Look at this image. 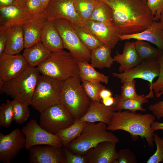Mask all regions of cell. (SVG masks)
<instances>
[{
	"label": "cell",
	"mask_w": 163,
	"mask_h": 163,
	"mask_svg": "<svg viewBox=\"0 0 163 163\" xmlns=\"http://www.w3.org/2000/svg\"><path fill=\"white\" fill-rule=\"evenodd\" d=\"M27 0H17L18 5L24 6Z\"/></svg>",
	"instance_id": "51"
},
{
	"label": "cell",
	"mask_w": 163,
	"mask_h": 163,
	"mask_svg": "<svg viewBox=\"0 0 163 163\" xmlns=\"http://www.w3.org/2000/svg\"><path fill=\"white\" fill-rule=\"evenodd\" d=\"M135 43L136 50L142 61L157 57L163 52L144 40H136Z\"/></svg>",
	"instance_id": "33"
},
{
	"label": "cell",
	"mask_w": 163,
	"mask_h": 163,
	"mask_svg": "<svg viewBox=\"0 0 163 163\" xmlns=\"http://www.w3.org/2000/svg\"><path fill=\"white\" fill-rule=\"evenodd\" d=\"M40 113L39 125L55 135L71 125L75 120L60 102L50 106Z\"/></svg>",
	"instance_id": "9"
},
{
	"label": "cell",
	"mask_w": 163,
	"mask_h": 163,
	"mask_svg": "<svg viewBox=\"0 0 163 163\" xmlns=\"http://www.w3.org/2000/svg\"><path fill=\"white\" fill-rule=\"evenodd\" d=\"M100 0L112 9L113 24L120 35L140 33L154 21L147 2L143 0Z\"/></svg>",
	"instance_id": "1"
},
{
	"label": "cell",
	"mask_w": 163,
	"mask_h": 163,
	"mask_svg": "<svg viewBox=\"0 0 163 163\" xmlns=\"http://www.w3.org/2000/svg\"><path fill=\"white\" fill-rule=\"evenodd\" d=\"M24 6L33 15L38 16L45 14V9L41 0H27Z\"/></svg>",
	"instance_id": "41"
},
{
	"label": "cell",
	"mask_w": 163,
	"mask_h": 163,
	"mask_svg": "<svg viewBox=\"0 0 163 163\" xmlns=\"http://www.w3.org/2000/svg\"><path fill=\"white\" fill-rule=\"evenodd\" d=\"M14 113V120L18 124L25 122L30 116V111L26 104L15 99L11 101Z\"/></svg>",
	"instance_id": "34"
},
{
	"label": "cell",
	"mask_w": 163,
	"mask_h": 163,
	"mask_svg": "<svg viewBox=\"0 0 163 163\" xmlns=\"http://www.w3.org/2000/svg\"><path fill=\"white\" fill-rule=\"evenodd\" d=\"M153 136L156 146V149L155 153L147 160V163L163 162V139L155 133H154Z\"/></svg>",
	"instance_id": "39"
},
{
	"label": "cell",
	"mask_w": 163,
	"mask_h": 163,
	"mask_svg": "<svg viewBox=\"0 0 163 163\" xmlns=\"http://www.w3.org/2000/svg\"><path fill=\"white\" fill-rule=\"evenodd\" d=\"M89 20L113 25L112 10L108 4L99 0Z\"/></svg>",
	"instance_id": "30"
},
{
	"label": "cell",
	"mask_w": 163,
	"mask_h": 163,
	"mask_svg": "<svg viewBox=\"0 0 163 163\" xmlns=\"http://www.w3.org/2000/svg\"><path fill=\"white\" fill-rule=\"evenodd\" d=\"M162 139H163V137H162Z\"/></svg>",
	"instance_id": "54"
},
{
	"label": "cell",
	"mask_w": 163,
	"mask_h": 163,
	"mask_svg": "<svg viewBox=\"0 0 163 163\" xmlns=\"http://www.w3.org/2000/svg\"><path fill=\"white\" fill-rule=\"evenodd\" d=\"M78 74L63 81L60 102L75 119H79L86 112L91 101L86 93Z\"/></svg>",
	"instance_id": "5"
},
{
	"label": "cell",
	"mask_w": 163,
	"mask_h": 163,
	"mask_svg": "<svg viewBox=\"0 0 163 163\" xmlns=\"http://www.w3.org/2000/svg\"><path fill=\"white\" fill-rule=\"evenodd\" d=\"M154 94L149 93L141 98L124 99L119 94H116L114 98V102L111 106L113 111H122L123 110H127L133 112L139 110L145 112L146 109L142 107L143 104L149 102L148 99L153 97Z\"/></svg>",
	"instance_id": "25"
},
{
	"label": "cell",
	"mask_w": 163,
	"mask_h": 163,
	"mask_svg": "<svg viewBox=\"0 0 163 163\" xmlns=\"http://www.w3.org/2000/svg\"><path fill=\"white\" fill-rule=\"evenodd\" d=\"M63 81L40 75L31 101V105L40 113L60 102Z\"/></svg>",
	"instance_id": "7"
},
{
	"label": "cell",
	"mask_w": 163,
	"mask_h": 163,
	"mask_svg": "<svg viewBox=\"0 0 163 163\" xmlns=\"http://www.w3.org/2000/svg\"><path fill=\"white\" fill-rule=\"evenodd\" d=\"M102 103L107 107H110L113 104L114 98L112 96L102 99L101 100Z\"/></svg>",
	"instance_id": "48"
},
{
	"label": "cell",
	"mask_w": 163,
	"mask_h": 163,
	"mask_svg": "<svg viewBox=\"0 0 163 163\" xmlns=\"http://www.w3.org/2000/svg\"><path fill=\"white\" fill-rule=\"evenodd\" d=\"M52 21L61 37L64 48L68 50L78 62L90 61L91 51L82 43L73 24L63 18L56 19Z\"/></svg>",
	"instance_id": "8"
},
{
	"label": "cell",
	"mask_w": 163,
	"mask_h": 163,
	"mask_svg": "<svg viewBox=\"0 0 163 163\" xmlns=\"http://www.w3.org/2000/svg\"><path fill=\"white\" fill-rule=\"evenodd\" d=\"M78 75L82 82H101L107 84L109 77L96 70L88 62H78Z\"/></svg>",
	"instance_id": "28"
},
{
	"label": "cell",
	"mask_w": 163,
	"mask_h": 163,
	"mask_svg": "<svg viewBox=\"0 0 163 163\" xmlns=\"http://www.w3.org/2000/svg\"><path fill=\"white\" fill-rule=\"evenodd\" d=\"M6 43L4 53L10 55L19 54L24 48L22 26L12 27L5 32Z\"/></svg>",
	"instance_id": "24"
},
{
	"label": "cell",
	"mask_w": 163,
	"mask_h": 163,
	"mask_svg": "<svg viewBox=\"0 0 163 163\" xmlns=\"http://www.w3.org/2000/svg\"><path fill=\"white\" fill-rule=\"evenodd\" d=\"M6 41L5 32L0 33V55L4 52Z\"/></svg>",
	"instance_id": "45"
},
{
	"label": "cell",
	"mask_w": 163,
	"mask_h": 163,
	"mask_svg": "<svg viewBox=\"0 0 163 163\" xmlns=\"http://www.w3.org/2000/svg\"><path fill=\"white\" fill-rule=\"evenodd\" d=\"M112 94L111 91L105 88L101 91L99 96L101 99H102L112 96Z\"/></svg>",
	"instance_id": "49"
},
{
	"label": "cell",
	"mask_w": 163,
	"mask_h": 163,
	"mask_svg": "<svg viewBox=\"0 0 163 163\" xmlns=\"http://www.w3.org/2000/svg\"><path fill=\"white\" fill-rule=\"evenodd\" d=\"M38 16L31 14L23 5L0 7V33L5 32L13 26H22Z\"/></svg>",
	"instance_id": "12"
},
{
	"label": "cell",
	"mask_w": 163,
	"mask_h": 163,
	"mask_svg": "<svg viewBox=\"0 0 163 163\" xmlns=\"http://www.w3.org/2000/svg\"><path fill=\"white\" fill-rule=\"evenodd\" d=\"M111 49L103 44L91 51L90 60L91 65L94 68H110L114 62L111 55Z\"/></svg>",
	"instance_id": "27"
},
{
	"label": "cell",
	"mask_w": 163,
	"mask_h": 163,
	"mask_svg": "<svg viewBox=\"0 0 163 163\" xmlns=\"http://www.w3.org/2000/svg\"><path fill=\"white\" fill-rule=\"evenodd\" d=\"M25 135L18 128L7 135L0 133V162L10 163L25 148Z\"/></svg>",
	"instance_id": "13"
},
{
	"label": "cell",
	"mask_w": 163,
	"mask_h": 163,
	"mask_svg": "<svg viewBox=\"0 0 163 163\" xmlns=\"http://www.w3.org/2000/svg\"><path fill=\"white\" fill-rule=\"evenodd\" d=\"M63 149L65 155L66 163H87L85 155L74 154L65 146H63Z\"/></svg>",
	"instance_id": "43"
},
{
	"label": "cell",
	"mask_w": 163,
	"mask_h": 163,
	"mask_svg": "<svg viewBox=\"0 0 163 163\" xmlns=\"http://www.w3.org/2000/svg\"><path fill=\"white\" fill-rule=\"evenodd\" d=\"M157 57L142 61L135 67L125 72H113L112 75L119 79L122 83L137 78L145 80L149 82L150 89L153 80L159 74L160 66Z\"/></svg>",
	"instance_id": "11"
},
{
	"label": "cell",
	"mask_w": 163,
	"mask_h": 163,
	"mask_svg": "<svg viewBox=\"0 0 163 163\" xmlns=\"http://www.w3.org/2000/svg\"><path fill=\"white\" fill-rule=\"evenodd\" d=\"M51 52L40 41L24 50L22 55L29 67H36L44 61Z\"/></svg>",
	"instance_id": "26"
},
{
	"label": "cell",
	"mask_w": 163,
	"mask_h": 163,
	"mask_svg": "<svg viewBox=\"0 0 163 163\" xmlns=\"http://www.w3.org/2000/svg\"><path fill=\"white\" fill-rule=\"evenodd\" d=\"M81 25L92 32L103 44L111 49L120 40L119 32L113 25L88 20Z\"/></svg>",
	"instance_id": "17"
},
{
	"label": "cell",
	"mask_w": 163,
	"mask_h": 163,
	"mask_svg": "<svg viewBox=\"0 0 163 163\" xmlns=\"http://www.w3.org/2000/svg\"><path fill=\"white\" fill-rule=\"evenodd\" d=\"M45 14L22 26L24 48L29 47L41 41L43 27L47 21Z\"/></svg>",
	"instance_id": "22"
},
{
	"label": "cell",
	"mask_w": 163,
	"mask_h": 163,
	"mask_svg": "<svg viewBox=\"0 0 163 163\" xmlns=\"http://www.w3.org/2000/svg\"><path fill=\"white\" fill-rule=\"evenodd\" d=\"M144 0V1H145V2H147V0Z\"/></svg>",
	"instance_id": "53"
},
{
	"label": "cell",
	"mask_w": 163,
	"mask_h": 163,
	"mask_svg": "<svg viewBox=\"0 0 163 163\" xmlns=\"http://www.w3.org/2000/svg\"><path fill=\"white\" fill-rule=\"evenodd\" d=\"M29 150L30 163H66L65 155L62 147L36 145Z\"/></svg>",
	"instance_id": "16"
},
{
	"label": "cell",
	"mask_w": 163,
	"mask_h": 163,
	"mask_svg": "<svg viewBox=\"0 0 163 163\" xmlns=\"http://www.w3.org/2000/svg\"><path fill=\"white\" fill-rule=\"evenodd\" d=\"M86 123L79 119H75L71 125L56 135L61 139L63 146H66L80 135Z\"/></svg>",
	"instance_id": "29"
},
{
	"label": "cell",
	"mask_w": 163,
	"mask_h": 163,
	"mask_svg": "<svg viewBox=\"0 0 163 163\" xmlns=\"http://www.w3.org/2000/svg\"><path fill=\"white\" fill-rule=\"evenodd\" d=\"M118 163H136L135 155L128 149H123L117 152Z\"/></svg>",
	"instance_id": "42"
},
{
	"label": "cell",
	"mask_w": 163,
	"mask_h": 163,
	"mask_svg": "<svg viewBox=\"0 0 163 163\" xmlns=\"http://www.w3.org/2000/svg\"><path fill=\"white\" fill-rule=\"evenodd\" d=\"M40 74L37 67L28 66L13 79L5 82L0 79L1 93H5L14 99L30 105Z\"/></svg>",
	"instance_id": "6"
},
{
	"label": "cell",
	"mask_w": 163,
	"mask_h": 163,
	"mask_svg": "<svg viewBox=\"0 0 163 163\" xmlns=\"http://www.w3.org/2000/svg\"><path fill=\"white\" fill-rule=\"evenodd\" d=\"M14 120V113L11 101L7 100L0 107V126L9 127Z\"/></svg>",
	"instance_id": "35"
},
{
	"label": "cell",
	"mask_w": 163,
	"mask_h": 163,
	"mask_svg": "<svg viewBox=\"0 0 163 163\" xmlns=\"http://www.w3.org/2000/svg\"><path fill=\"white\" fill-rule=\"evenodd\" d=\"M99 1V0H73L75 9L81 25L89 20Z\"/></svg>",
	"instance_id": "31"
},
{
	"label": "cell",
	"mask_w": 163,
	"mask_h": 163,
	"mask_svg": "<svg viewBox=\"0 0 163 163\" xmlns=\"http://www.w3.org/2000/svg\"><path fill=\"white\" fill-rule=\"evenodd\" d=\"M107 126L102 122H87L80 135L65 147L74 154L85 155L89 149L102 142H118V138L108 131Z\"/></svg>",
	"instance_id": "3"
},
{
	"label": "cell",
	"mask_w": 163,
	"mask_h": 163,
	"mask_svg": "<svg viewBox=\"0 0 163 163\" xmlns=\"http://www.w3.org/2000/svg\"><path fill=\"white\" fill-rule=\"evenodd\" d=\"M114 112L111 106L107 107L100 102L91 101L86 112L79 120L86 122H102L108 125Z\"/></svg>",
	"instance_id": "21"
},
{
	"label": "cell",
	"mask_w": 163,
	"mask_h": 163,
	"mask_svg": "<svg viewBox=\"0 0 163 163\" xmlns=\"http://www.w3.org/2000/svg\"><path fill=\"white\" fill-rule=\"evenodd\" d=\"M155 120V116L151 114H142L129 110L114 111L107 129L111 131H126L133 138L138 136L145 138L148 145L153 147L154 132L151 126Z\"/></svg>",
	"instance_id": "2"
},
{
	"label": "cell",
	"mask_w": 163,
	"mask_h": 163,
	"mask_svg": "<svg viewBox=\"0 0 163 163\" xmlns=\"http://www.w3.org/2000/svg\"><path fill=\"white\" fill-rule=\"evenodd\" d=\"M160 66V72L158 78L153 82L150 90V93L155 94V96L159 97L163 94V51L157 57Z\"/></svg>",
	"instance_id": "38"
},
{
	"label": "cell",
	"mask_w": 163,
	"mask_h": 163,
	"mask_svg": "<svg viewBox=\"0 0 163 163\" xmlns=\"http://www.w3.org/2000/svg\"><path fill=\"white\" fill-rule=\"evenodd\" d=\"M149 109L158 120L163 118V101L150 105Z\"/></svg>",
	"instance_id": "44"
},
{
	"label": "cell",
	"mask_w": 163,
	"mask_h": 163,
	"mask_svg": "<svg viewBox=\"0 0 163 163\" xmlns=\"http://www.w3.org/2000/svg\"><path fill=\"white\" fill-rule=\"evenodd\" d=\"M146 2L154 21H159L163 13V0H147Z\"/></svg>",
	"instance_id": "40"
},
{
	"label": "cell",
	"mask_w": 163,
	"mask_h": 163,
	"mask_svg": "<svg viewBox=\"0 0 163 163\" xmlns=\"http://www.w3.org/2000/svg\"><path fill=\"white\" fill-rule=\"evenodd\" d=\"M159 21H160L162 24L163 26V13L161 15Z\"/></svg>",
	"instance_id": "52"
},
{
	"label": "cell",
	"mask_w": 163,
	"mask_h": 163,
	"mask_svg": "<svg viewBox=\"0 0 163 163\" xmlns=\"http://www.w3.org/2000/svg\"><path fill=\"white\" fill-rule=\"evenodd\" d=\"M28 66L22 55L4 53L0 55V79L5 82L20 75Z\"/></svg>",
	"instance_id": "15"
},
{
	"label": "cell",
	"mask_w": 163,
	"mask_h": 163,
	"mask_svg": "<svg viewBox=\"0 0 163 163\" xmlns=\"http://www.w3.org/2000/svg\"><path fill=\"white\" fill-rule=\"evenodd\" d=\"M45 14L49 21L63 18L74 25H81L75 9L73 0H50L45 8Z\"/></svg>",
	"instance_id": "14"
},
{
	"label": "cell",
	"mask_w": 163,
	"mask_h": 163,
	"mask_svg": "<svg viewBox=\"0 0 163 163\" xmlns=\"http://www.w3.org/2000/svg\"><path fill=\"white\" fill-rule=\"evenodd\" d=\"M136 81L133 80L126 81L122 83L120 96L124 99H136L141 98L145 96L144 94L138 95L136 88Z\"/></svg>",
	"instance_id": "37"
},
{
	"label": "cell",
	"mask_w": 163,
	"mask_h": 163,
	"mask_svg": "<svg viewBox=\"0 0 163 163\" xmlns=\"http://www.w3.org/2000/svg\"><path fill=\"white\" fill-rule=\"evenodd\" d=\"M151 127L154 132L158 130H163V123L154 121L152 123Z\"/></svg>",
	"instance_id": "47"
},
{
	"label": "cell",
	"mask_w": 163,
	"mask_h": 163,
	"mask_svg": "<svg viewBox=\"0 0 163 163\" xmlns=\"http://www.w3.org/2000/svg\"><path fill=\"white\" fill-rule=\"evenodd\" d=\"M119 36L121 41L135 39L150 42L163 51V26L159 21H154L149 27L140 33L129 35H119Z\"/></svg>",
	"instance_id": "19"
},
{
	"label": "cell",
	"mask_w": 163,
	"mask_h": 163,
	"mask_svg": "<svg viewBox=\"0 0 163 163\" xmlns=\"http://www.w3.org/2000/svg\"><path fill=\"white\" fill-rule=\"evenodd\" d=\"M37 68L42 75L62 81L79 73L78 61L69 52L63 50L52 52Z\"/></svg>",
	"instance_id": "4"
},
{
	"label": "cell",
	"mask_w": 163,
	"mask_h": 163,
	"mask_svg": "<svg viewBox=\"0 0 163 163\" xmlns=\"http://www.w3.org/2000/svg\"><path fill=\"white\" fill-rule=\"evenodd\" d=\"M116 144L104 141L90 149L85 155L87 163H113L118 158Z\"/></svg>",
	"instance_id": "18"
},
{
	"label": "cell",
	"mask_w": 163,
	"mask_h": 163,
	"mask_svg": "<svg viewBox=\"0 0 163 163\" xmlns=\"http://www.w3.org/2000/svg\"><path fill=\"white\" fill-rule=\"evenodd\" d=\"M113 58L114 62L120 65L118 68L120 73L126 72L135 67L142 62L136 50L135 41L126 42L122 53L117 52Z\"/></svg>",
	"instance_id": "20"
},
{
	"label": "cell",
	"mask_w": 163,
	"mask_h": 163,
	"mask_svg": "<svg viewBox=\"0 0 163 163\" xmlns=\"http://www.w3.org/2000/svg\"><path fill=\"white\" fill-rule=\"evenodd\" d=\"M41 1L42 3L44 8L45 9L50 0H41Z\"/></svg>",
	"instance_id": "50"
},
{
	"label": "cell",
	"mask_w": 163,
	"mask_h": 163,
	"mask_svg": "<svg viewBox=\"0 0 163 163\" xmlns=\"http://www.w3.org/2000/svg\"><path fill=\"white\" fill-rule=\"evenodd\" d=\"M73 25L82 43L91 51L103 44L92 32L85 27L81 25Z\"/></svg>",
	"instance_id": "32"
},
{
	"label": "cell",
	"mask_w": 163,
	"mask_h": 163,
	"mask_svg": "<svg viewBox=\"0 0 163 163\" xmlns=\"http://www.w3.org/2000/svg\"><path fill=\"white\" fill-rule=\"evenodd\" d=\"M21 131L25 137V149L26 150H29L33 146L41 145L58 147L63 146L59 137L43 128L35 119L30 120L22 128Z\"/></svg>",
	"instance_id": "10"
},
{
	"label": "cell",
	"mask_w": 163,
	"mask_h": 163,
	"mask_svg": "<svg viewBox=\"0 0 163 163\" xmlns=\"http://www.w3.org/2000/svg\"><path fill=\"white\" fill-rule=\"evenodd\" d=\"M82 87L88 96L91 101L100 102L101 98L99 94L101 91L105 88L101 82H92L88 81L82 82Z\"/></svg>",
	"instance_id": "36"
},
{
	"label": "cell",
	"mask_w": 163,
	"mask_h": 163,
	"mask_svg": "<svg viewBox=\"0 0 163 163\" xmlns=\"http://www.w3.org/2000/svg\"><path fill=\"white\" fill-rule=\"evenodd\" d=\"M41 41L51 52L60 51L64 48L59 33L52 21L47 20L44 25Z\"/></svg>",
	"instance_id": "23"
},
{
	"label": "cell",
	"mask_w": 163,
	"mask_h": 163,
	"mask_svg": "<svg viewBox=\"0 0 163 163\" xmlns=\"http://www.w3.org/2000/svg\"><path fill=\"white\" fill-rule=\"evenodd\" d=\"M18 5L17 0H0V7Z\"/></svg>",
	"instance_id": "46"
}]
</instances>
